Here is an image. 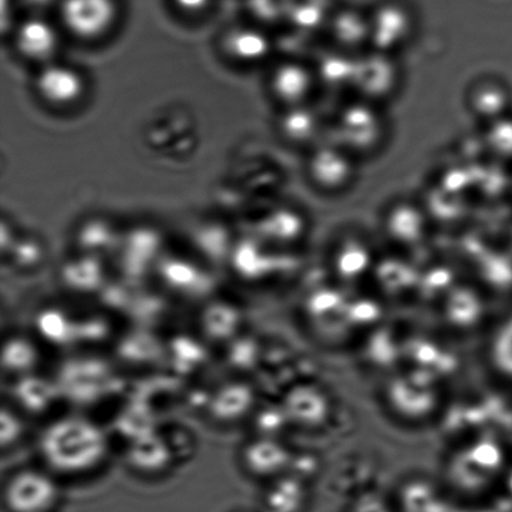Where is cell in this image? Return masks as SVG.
Returning a JSON list of instances; mask_svg holds the SVG:
<instances>
[{
  "mask_svg": "<svg viewBox=\"0 0 512 512\" xmlns=\"http://www.w3.org/2000/svg\"><path fill=\"white\" fill-rule=\"evenodd\" d=\"M40 459L54 476L77 478L98 470L108 458L107 435L94 421L64 415L50 421L40 434Z\"/></svg>",
  "mask_w": 512,
  "mask_h": 512,
  "instance_id": "1",
  "label": "cell"
},
{
  "mask_svg": "<svg viewBox=\"0 0 512 512\" xmlns=\"http://www.w3.org/2000/svg\"><path fill=\"white\" fill-rule=\"evenodd\" d=\"M506 461L504 444L499 439L478 436L451 451L444 465L445 483L459 494H479L500 478Z\"/></svg>",
  "mask_w": 512,
  "mask_h": 512,
  "instance_id": "2",
  "label": "cell"
},
{
  "mask_svg": "<svg viewBox=\"0 0 512 512\" xmlns=\"http://www.w3.org/2000/svg\"><path fill=\"white\" fill-rule=\"evenodd\" d=\"M386 133L388 125L379 105L356 99L336 114L329 140L358 158L375 153L385 142Z\"/></svg>",
  "mask_w": 512,
  "mask_h": 512,
  "instance_id": "3",
  "label": "cell"
},
{
  "mask_svg": "<svg viewBox=\"0 0 512 512\" xmlns=\"http://www.w3.org/2000/svg\"><path fill=\"white\" fill-rule=\"evenodd\" d=\"M60 500V488L48 470L27 468L9 476L3 489L9 512H53Z\"/></svg>",
  "mask_w": 512,
  "mask_h": 512,
  "instance_id": "4",
  "label": "cell"
},
{
  "mask_svg": "<svg viewBox=\"0 0 512 512\" xmlns=\"http://www.w3.org/2000/svg\"><path fill=\"white\" fill-rule=\"evenodd\" d=\"M401 70L395 55L368 49L356 55L351 90L358 99L380 105L398 92Z\"/></svg>",
  "mask_w": 512,
  "mask_h": 512,
  "instance_id": "5",
  "label": "cell"
},
{
  "mask_svg": "<svg viewBox=\"0 0 512 512\" xmlns=\"http://www.w3.org/2000/svg\"><path fill=\"white\" fill-rule=\"evenodd\" d=\"M306 174L320 192L340 194L348 190L358 177L356 157L340 145L323 140L309 150Z\"/></svg>",
  "mask_w": 512,
  "mask_h": 512,
  "instance_id": "6",
  "label": "cell"
},
{
  "mask_svg": "<svg viewBox=\"0 0 512 512\" xmlns=\"http://www.w3.org/2000/svg\"><path fill=\"white\" fill-rule=\"evenodd\" d=\"M60 20L73 37L85 42L104 37L118 18L117 0H60Z\"/></svg>",
  "mask_w": 512,
  "mask_h": 512,
  "instance_id": "7",
  "label": "cell"
},
{
  "mask_svg": "<svg viewBox=\"0 0 512 512\" xmlns=\"http://www.w3.org/2000/svg\"><path fill=\"white\" fill-rule=\"evenodd\" d=\"M318 85L314 67L300 59L276 64L269 77L270 93L283 108L310 103Z\"/></svg>",
  "mask_w": 512,
  "mask_h": 512,
  "instance_id": "8",
  "label": "cell"
},
{
  "mask_svg": "<svg viewBox=\"0 0 512 512\" xmlns=\"http://www.w3.org/2000/svg\"><path fill=\"white\" fill-rule=\"evenodd\" d=\"M414 30V18L403 5H381L370 15V48L395 55L408 45Z\"/></svg>",
  "mask_w": 512,
  "mask_h": 512,
  "instance_id": "9",
  "label": "cell"
},
{
  "mask_svg": "<svg viewBox=\"0 0 512 512\" xmlns=\"http://www.w3.org/2000/svg\"><path fill=\"white\" fill-rule=\"evenodd\" d=\"M114 376L108 365L99 360H78L69 364L57 384L63 396L88 403L102 398L112 389Z\"/></svg>",
  "mask_w": 512,
  "mask_h": 512,
  "instance_id": "10",
  "label": "cell"
},
{
  "mask_svg": "<svg viewBox=\"0 0 512 512\" xmlns=\"http://www.w3.org/2000/svg\"><path fill=\"white\" fill-rule=\"evenodd\" d=\"M35 88L45 103L58 108L70 107L83 97L85 79L72 65L52 62L40 69Z\"/></svg>",
  "mask_w": 512,
  "mask_h": 512,
  "instance_id": "11",
  "label": "cell"
},
{
  "mask_svg": "<svg viewBox=\"0 0 512 512\" xmlns=\"http://www.w3.org/2000/svg\"><path fill=\"white\" fill-rule=\"evenodd\" d=\"M14 44L24 59L45 65L55 62L60 49V34L49 20L28 18L15 30Z\"/></svg>",
  "mask_w": 512,
  "mask_h": 512,
  "instance_id": "12",
  "label": "cell"
},
{
  "mask_svg": "<svg viewBox=\"0 0 512 512\" xmlns=\"http://www.w3.org/2000/svg\"><path fill=\"white\" fill-rule=\"evenodd\" d=\"M256 394L250 384L242 380L220 385L210 395L208 414L214 423L233 425L247 419L255 410Z\"/></svg>",
  "mask_w": 512,
  "mask_h": 512,
  "instance_id": "13",
  "label": "cell"
},
{
  "mask_svg": "<svg viewBox=\"0 0 512 512\" xmlns=\"http://www.w3.org/2000/svg\"><path fill=\"white\" fill-rule=\"evenodd\" d=\"M289 461L290 455L284 446L268 436L250 440L240 451V465L254 479L279 478Z\"/></svg>",
  "mask_w": 512,
  "mask_h": 512,
  "instance_id": "14",
  "label": "cell"
},
{
  "mask_svg": "<svg viewBox=\"0 0 512 512\" xmlns=\"http://www.w3.org/2000/svg\"><path fill=\"white\" fill-rule=\"evenodd\" d=\"M429 218L420 205L405 202L394 203L384 218V232L391 242L401 247L420 244L428 235Z\"/></svg>",
  "mask_w": 512,
  "mask_h": 512,
  "instance_id": "15",
  "label": "cell"
},
{
  "mask_svg": "<svg viewBox=\"0 0 512 512\" xmlns=\"http://www.w3.org/2000/svg\"><path fill=\"white\" fill-rule=\"evenodd\" d=\"M281 138L298 148H314L323 142L324 120L310 103L284 108L278 120Z\"/></svg>",
  "mask_w": 512,
  "mask_h": 512,
  "instance_id": "16",
  "label": "cell"
},
{
  "mask_svg": "<svg viewBox=\"0 0 512 512\" xmlns=\"http://www.w3.org/2000/svg\"><path fill=\"white\" fill-rule=\"evenodd\" d=\"M173 453L162 436L153 431L132 440L127 453L129 468L140 475L163 474L172 464Z\"/></svg>",
  "mask_w": 512,
  "mask_h": 512,
  "instance_id": "17",
  "label": "cell"
},
{
  "mask_svg": "<svg viewBox=\"0 0 512 512\" xmlns=\"http://www.w3.org/2000/svg\"><path fill=\"white\" fill-rule=\"evenodd\" d=\"M328 25L336 49L353 55L370 49V15L344 9L329 19Z\"/></svg>",
  "mask_w": 512,
  "mask_h": 512,
  "instance_id": "18",
  "label": "cell"
},
{
  "mask_svg": "<svg viewBox=\"0 0 512 512\" xmlns=\"http://www.w3.org/2000/svg\"><path fill=\"white\" fill-rule=\"evenodd\" d=\"M468 103L471 114L486 125L510 114L512 95L500 80L481 79L471 88Z\"/></svg>",
  "mask_w": 512,
  "mask_h": 512,
  "instance_id": "19",
  "label": "cell"
},
{
  "mask_svg": "<svg viewBox=\"0 0 512 512\" xmlns=\"http://www.w3.org/2000/svg\"><path fill=\"white\" fill-rule=\"evenodd\" d=\"M223 48L234 62L258 64L273 52V42L264 30L250 25H239L224 35Z\"/></svg>",
  "mask_w": 512,
  "mask_h": 512,
  "instance_id": "20",
  "label": "cell"
},
{
  "mask_svg": "<svg viewBox=\"0 0 512 512\" xmlns=\"http://www.w3.org/2000/svg\"><path fill=\"white\" fill-rule=\"evenodd\" d=\"M62 396L57 381L40 378L35 374L14 379L12 398L17 403L20 413H47Z\"/></svg>",
  "mask_w": 512,
  "mask_h": 512,
  "instance_id": "21",
  "label": "cell"
},
{
  "mask_svg": "<svg viewBox=\"0 0 512 512\" xmlns=\"http://www.w3.org/2000/svg\"><path fill=\"white\" fill-rule=\"evenodd\" d=\"M484 358L491 374L512 384V313L490 326Z\"/></svg>",
  "mask_w": 512,
  "mask_h": 512,
  "instance_id": "22",
  "label": "cell"
},
{
  "mask_svg": "<svg viewBox=\"0 0 512 512\" xmlns=\"http://www.w3.org/2000/svg\"><path fill=\"white\" fill-rule=\"evenodd\" d=\"M356 55L340 49L330 50L319 58L314 65L319 85L331 92H341L353 85Z\"/></svg>",
  "mask_w": 512,
  "mask_h": 512,
  "instance_id": "23",
  "label": "cell"
},
{
  "mask_svg": "<svg viewBox=\"0 0 512 512\" xmlns=\"http://www.w3.org/2000/svg\"><path fill=\"white\" fill-rule=\"evenodd\" d=\"M373 263L368 244L356 237L341 240L333 253V266L341 278L353 280L366 273Z\"/></svg>",
  "mask_w": 512,
  "mask_h": 512,
  "instance_id": "24",
  "label": "cell"
},
{
  "mask_svg": "<svg viewBox=\"0 0 512 512\" xmlns=\"http://www.w3.org/2000/svg\"><path fill=\"white\" fill-rule=\"evenodd\" d=\"M242 323L240 311L235 306L220 301L209 304L200 316V328L204 335L218 343L233 339Z\"/></svg>",
  "mask_w": 512,
  "mask_h": 512,
  "instance_id": "25",
  "label": "cell"
},
{
  "mask_svg": "<svg viewBox=\"0 0 512 512\" xmlns=\"http://www.w3.org/2000/svg\"><path fill=\"white\" fill-rule=\"evenodd\" d=\"M305 503V491L296 479L279 478L269 481L261 506L264 512H299Z\"/></svg>",
  "mask_w": 512,
  "mask_h": 512,
  "instance_id": "26",
  "label": "cell"
},
{
  "mask_svg": "<svg viewBox=\"0 0 512 512\" xmlns=\"http://www.w3.org/2000/svg\"><path fill=\"white\" fill-rule=\"evenodd\" d=\"M162 276L164 283L172 289L174 293L189 296V298H199L208 293L210 283L204 274L195 268V266L184 261L172 260L164 265Z\"/></svg>",
  "mask_w": 512,
  "mask_h": 512,
  "instance_id": "27",
  "label": "cell"
},
{
  "mask_svg": "<svg viewBox=\"0 0 512 512\" xmlns=\"http://www.w3.org/2000/svg\"><path fill=\"white\" fill-rule=\"evenodd\" d=\"M3 370L14 379L34 374L39 354L35 345L24 336H12L3 345Z\"/></svg>",
  "mask_w": 512,
  "mask_h": 512,
  "instance_id": "28",
  "label": "cell"
},
{
  "mask_svg": "<svg viewBox=\"0 0 512 512\" xmlns=\"http://www.w3.org/2000/svg\"><path fill=\"white\" fill-rule=\"evenodd\" d=\"M450 303L446 305V319L450 325L461 331L473 328L483 318V305L480 303V294L475 291H454L450 296Z\"/></svg>",
  "mask_w": 512,
  "mask_h": 512,
  "instance_id": "29",
  "label": "cell"
},
{
  "mask_svg": "<svg viewBox=\"0 0 512 512\" xmlns=\"http://www.w3.org/2000/svg\"><path fill=\"white\" fill-rule=\"evenodd\" d=\"M483 142L491 157L512 162V115L486 124Z\"/></svg>",
  "mask_w": 512,
  "mask_h": 512,
  "instance_id": "30",
  "label": "cell"
},
{
  "mask_svg": "<svg viewBox=\"0 0 512 512\" xmlns=\"http://www.w3.org/2000/svg\"><path fill=\"white\" fill-rule=\"evenodd\" d=\"M25 433H27V425L22 419V413L4 405L0 414V444H2L3 453L15 448L24 439Z\"/></svg>",
  "mask_w": 512,
  "mask_h": 512,
  "instance_id": "31",
  "label": "cell"
},
{
  "mask_svg": "<svg viewBox=\"0 0 512 512\" xmlns=\"http://www.w3.org/2000/svg\"><path fill=\"white\" fill-rule=\"evenodd\" d=\"M248 10L255 19L265 24H275L289 19L294 0H247Z\"/></svg>",
  "mask_w": 512,
  "mask_h": 512,
  "instance_id": "32",
  "label": "cell"
},
{
  "mask_svg": "<svg viewBox=\"0 0 512 512\" xmlns=\"http://www.w3.org/2000/svg\"><path fill=\"white\" fill-rule=\"evenodd\" d=\"M22 252H14V260L22 268H32V266L39 264L42 259V249L39 248L37 243H24L20 245Z\"/></svg>",
  "mask_w": 512,
  "mask_h": 512,
  "instance_id": "33",
  "label": "cell"
},
{
  "mask_svg": "<svg viewBox=\"0 0 512 512\" xmlns=\"http://www.w3.org/2000/svg\"><path fill=\"white\" fill-rule=\"evenodd\" d=\"M212 2L213 0H172L175 9L190 17L207 12Z\"/></svg>",
  "mask_w": 512,
  "mask_h": 512,
  "instance_id": "34",
  "label": "cell"
}]
</instances>
